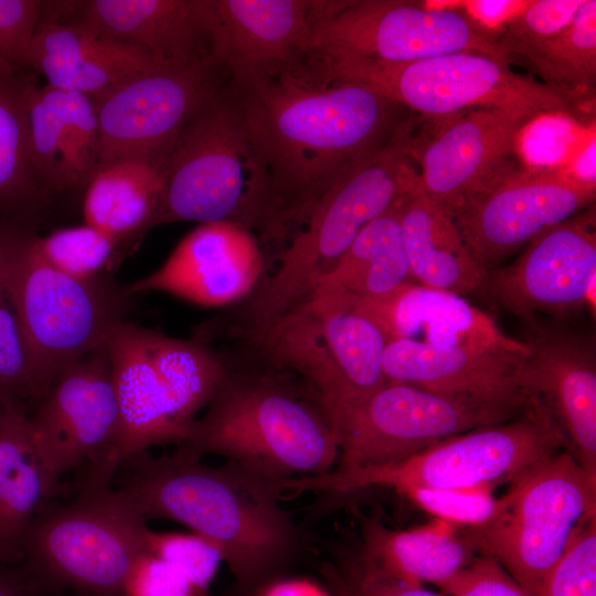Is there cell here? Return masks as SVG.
I'll list each match as a JSON object with an SVG mask.
<instances>
[{
  "mask_svg": "<svg viewBox=\"0 0 596 596\" xmlns=\"http://www.w3.org/2000/svg\"><path fill=\"white\" fill-rule=\"evenodd\" d=\"M234 85L268 171L275 238L290 236L337 179L407 118L364 85L320 76L305 57Z\"/></svg>",
  "mask_w": 596,
  "mask_h": 596,
  "instance_id": "obj_1",
  "label": "cell"
},
{
  "mask_svg": "<svg viewBox=\"0 0 596 596\" xmlns=\"http://www.w3.org/2000/svg\"><path fill=\"white\" fill-rule=\"evenodd\" d=\"M114 487L147 521L180 523L220 551L237 584L251 589L298 544V531L278 503L277 481L236 462L209 466L180 449L125 459Z\"/></svg>",
  "mask_w": 596,
  "mask_h": 596,
  "instance_id": "obj_2",
  "label": "cell"
},
{
  "mask_svg": "<svg viewBox=\"0 0 596 596\" xmlns=\"http://www.w3.org/2000/svg\"><path fill=\"white\" fill-rule=\"evenodd\" d=\"M415 125L408 115L385 145L337 179L291 233L276 268L245 299L240 326L251 340L304 301L362 228L414 188L408 142Z\"/></svg>",
  "mask_w": 596,
  "mask_h": 596,
  "instance_id": "obj_3",
  "label": "cell"
},
{
  "mask_svg": "<svg viewBox=\"0 0 596 596\" xmlns=\"http://www.w3.org/2000/svg\"><path fill=\"white\" fill-rule=\"evenodd\" d=\"M181 221L232 222L275 238L268 171L230 79L189 119L164 158L150 228Z\"/></svg>",
  "mask_w": 596,
  "mask_h": 596,
  "instance_id": "obj_4",
  "label": "cell"
},
{
  "mask_svg": "<svg viewBox=\"0 0 596 596\" xmlns=\"http://www.w3.org/2000/svg\"><path fill=\"white\" fill-rule=\"evenodd\" d=\"M227 458L274 481L317 476L339 457L332 423L312 395L272 375H226L178 446Z\"/></svg>",
  "mask_w": 596,
  "mask_h": 596,
  "instance_id": "obj_5",
  "label": "cell"
},
{
  "mask_svg": "<svg viewBox=\"0 0 596 596\" xmlns=\"http://www.w3.org/2000/svg\"><path fill=\"white\" fill-rule=\"evenodd\" d=\"M0 278L36 375L39 402L67 364L105 344L135 296L110 274L81 279L49 264L31 232L0 224ZM38 402V403H39Z\"/></svg>",
  "mask_w": 596,
  "mask_h": 596,
  "instance_id": "obj_6",
  "label": "cell"
},
{
  "mask_svg": "<svg viewBox=\"0 0 596 596\" xmlns=\"http://www.w3.org/2000/svg\"><path fill=\"white\" fill-rule=\"evenodd\" d=\"M107 345L120 413L118 467L153 446H179L223 382V361L201 341L128 320L116 327Z\"/></svg>",
  "mask_w": 596,
  "mask_h": 596,
  "instance_id": "obj_7",
  "label": "cell"
},
{
  "mask_svg": "<svg viewBox=\"0 0 596 596\" xmlns=\"http://www.w3.org/2000/svg\"><path fill=\"white\" fill-rule=\"evenodd\" d=\"M310 68L329 79L354 82L421 118L478 108L533 119L572 115L575 102L510 64L476 52H457L406 63L365 60L332 51H309Z\"/></svg>",
  "mask_w": 596,
  "mask_h": 596,
  "instance_id": "obj_8",
  "label": "cell"
},
{
  "mask_svg": "<svg viewBox=\"0 0 596 596\" xmlns=\"http://www.w3.org/2000/svg\"><path fill=\"white\" fill-rule=\"evenodd\" d=\"M566 445L547 411L534 397L517 417L447 438L405 459L359 468H332L317 476L286 479L280 490L349 492L387 487L403 493L412 488H491L511 479Z\"/></svg>",
  "mask_w": 596,
  "mask_h": 596,
  "instance_id": "obj_9",
  "label": "cell"
},
{
  "mask_svg": "<svg viewBox=\"0 0 596 596\" xmlns=\"http://www.w3.org/2000/svg\"><path fill=\"white\" fill-rule=\"evenodd\" d=\"M147 521L113 487H82L71 502L45 508L29 528L22 565L46 588L121 596L146 553Z\"/></svg>",
  "mask_w": 596,
  "mask_h": 596,
  "instance_id": "obj_10",
  "label": "cell"
},
{
  "mask_svg": "<svg viewBox=\"0 0 596 596\" xmlns=\"http://www.w3.org/2000/svg\"><path fill=\"white\" fill-rule=\"evenodd\" d=\"M276 368L300 376L329 418L387 381L386 339L356 298L317 287L255 342Z\"/></svg>",
  "mask_w": 596,
  "mask_h": 596,
  "instance_id": "obj_11",
  "label": "cell"
},
{
  "mask_svg": "<svg viewBox=\"0 0 596 596\" xmlns=\"http://www.w3.org/2000/svg\"><path fill=\"white\" fill-rule=\"evenodd\" d=\"M511 480L490 520L467 534L478 551L536 596L572 535L596 514V476L566 451L534 462Z\"/></svg>",
  "mask_w": 596,
  "mask_h": 596,
  "instance_id": "obj_12",
  "label": "cell"
},
{
  "mask_svg": "<svg viewBox=\"0 0 596 596\" xmlns=\"http://www.w3.org/2000/svg\"><path fill=\"white\" fill-rule=\"evenodd\" d=\"M309 51L387 63L476 52L510 64L497 36L454 1L321 0Z\"/></svg>",
  "mask_w": 596,
  "mask_h": 596,
  "instance_id": "obj_13",
  "label": "cell"
},
{
  "mask_svg": "<svg viewBox=\"0 0 596 596\" xmlns=\"http://www.w3.org/2000/svg\"><path fill=\"white\" fill-rule=\"evenodd\" d=\"M525 408L486 404L387 381L330 417L339 447L338 468L398 461L447 438L508 422Z\"/></svg>",
  "mask_w": 596,
  "mask_h": 596,
  "instance_id": "obj_14",
  "label": "cell"
},
{
  "mask_svg": "<svg viewBox=\"0 0 596 596\" xmlns=\"http://www.w3.org/2000/svg\"><path fill=\"white\" fill-rule=\"evenodd\" d=\"M29 413L35 444L56 481L84 467L82 487L111 486L120 413L107 342L64 366Z\"/></svg>",
  "mask_w": 596,
  "mask_h": 596,
  "instance_id": "obj_15",
  "label": "cell"
},
{
  "mask_svg": "<svg viewBox=\"0 0 596 596\" xmlns=\"http://www.w3.org/2000/svg\"><path fill=\"white\" fill-rule=\"evenodd\" d=\"M228 79L223 65L212 60L141 73L96 99L97 168L166 156L189 119Z\"/></svg>",
  "mask_w": 596,
  "mask_h": 596,
  "instance_id": "obj_16",
  "label": "cell"
},
{
  "mask_svg": "<svg viewBox=\"0 0 596 596\" xmlns=\"http://www.w3.org/2000/svg\"><path fill=\"white\" fill-rule=\"evenodd\" d=\"M596 184L563 169H511L468 196L451 214L462 238L488 270L544 230L594 205Z\"/></svg>",
  "mask_w": 596,
  "mask_h": 596,
  "instance_id": "obj_17",
  "label": "cell"
},
{
  "mask_svg": "<svg viewBox=\"0 0 596 596\" xmlns=\"http://www.w3.org/2000/svg\"><path fill=\"white\" fill-rule=\"evenodd\" d=\"M422 119L408 143L414 189L450 216L464 200L514 168L511 158L531 120L492 108Z\"/></svg>",
  "mask_w": 596,
  "mask_h": 596,
  "instance_id": "obj_18",
  "label": "cell"
},
{
  "mask_svg": "<svg viewBox=\"0 0 596 596\" xmlns=\"http://www.w3.org/2000/svg\"><path fill=\"white\" fill-rule=\"evenodd\" d=\"M594 205L535 236L510 264L489 272V291L507 311L535 327L539 313L595 311Z\"/></svg>",
  "mask_w": 596,
  "mask_h": 596,
  "instance_id": "obj_19",
  "label": "cell"
},
{
  "mask_svg": "<svg viewBox=\"0 0 596 596\" xmlns=\"http://www.w3.org/2000/svg\"><path fill=\"white\" fill-rule=\"evenodd\" d=\"M262 272L263 255L253 231L232 222L202 223L129 289L134 295L157 291L202 307H224L246 299Z\"/></svg>",
  "mask_w": 596,
  "mask_h": 596,
  "instance_id": "obj_20",
  "label": "cell"
},
{
  "mask_svg": "<svg viewBox=\"0 0 596 596\" xmlns=\"http://www.w3.org/2000/svg\"><path fill=\"white\" fill-rule=\"evenodd\" d=\"M535 329L520 365V386L547 411L578 464L596 476L594 342L574 332Z\"/></svg>",
  "mask_w": 596,
  "mask_h": 596,
  "instance_id": "obj_21",
  "label": "cell"
},
{
  "mask_svg": "<svg viewBox=\"0 0 596 596\" xmlns=\"http://www.w3.org/2000/svg\"><path fill=\"white\" fill-rule=\"evenodd\" d=\"M77 8V20L143 50L161 68L219 61L213 0H91Z\"/></svg>",
  "mask_w": 596,
  "mask_h": 596,
  "instance_id": "obj_22",
  "label": "cell"
},
{
  "mask_svg": "<svg viewBox=\"0 0 596 596\" xmlns=\"http://www.w3.org/2000/svg\"><path fill=\"white\" fill-rule=\"evenodd\" d=\"M318 0H213L217 58L245 85L301 61L309 51Z\"/></svg>",
  "mask_w": 596,
  "mask_h": 596,
  "instance_id": "obj_23",
  "label": "cell"
},
{
  "mask_svg": "<svg viewBox=\"0 0 596 596\" xmlns=\"http://www.w3.org/2000/svg\"><path fill=\"white\" fill-rule=\"evenodd\" d=\"M356 305L382 331L386 342L409 340L433 347L473 349L525 355L526 341L507 334L468 298L407 281Z\"/></svg>",
  "mask_w": 596,
  "mask_h": 596,
  "instance_id": "obj_24",
  "label": "cell"
},
{
  "mask_svg": "<svg viewBox=\"0 0 596 596\" xmlns=\"http://www.w3.org/2000/svg\"><path fill=\"white\" fill-rule=\"evenodd\" d=\"M524 355L468 347H433L390 340L383 355L386 381L469 401L526 407L519 371Z\"/></svg>",
  "mask_w": 596,
  "mask_h": 596,
  "instance_id": "obj_25",
  "label": "cell"
},
{
  "mask_svg": "<svg viewBox=\"0 0 596 596\" xmlns=\"http://www.w3.org/2000/svg\"><path fill=\"white\" fill-rule=\"evenodd\" d=\"M30 67L47 85L94 100L141 73L161 68L135 45L104 35L79 20L67 23L42 12L31 45Z\"/></svg>",
  "mask_w": 596,
  "mask_h": 596,
  "instance_id": "obj_26",
  "label": "cell"
},
{
  "mask_svg": "<svg viewBox=\"0 0 596 596\" xmlns=\"http://www.w3.org/2000/svg\"><path fill=\"white\" fill-rule=\"evenodd\" d=\"M57 485L35 444L28 405L6 404L0 412L1 564L22 563L25 534Z\"/></svg>",
  "mask_w": 596,
  "mask_h": 596,
  "instance_id": "obj_27",
  "label": "cell"
},
{
  "mask_svg": "<svg viewBox=\"0 0 596 596\" xmlns=\"http://www.w3.org/2000/svg\"><path fill=\"white\" fill-rule=\"evenodd\" d=\"M401 227L412 281L466 298L489 291V272L453 217L414 188L403 196Z\"/></svg>",
  "mask_w": 596,
  "mask_h": 596,
  "instance_id": "obj_28",
  "label": "cell"
},
{
  "mask_svg": "<svg viewBox=\"0 0 596 596\" xmlns=\"http://www.w3.org/2000/svg\"><path fill=\"white\" fill-rule=\"evenodd\" d=\"M477 551L468 534L441 525L397 531L376 519L363 525L364 567L409 584H437L467 567Z\"/></svg>",
  "mask_w": 596,
  "mask_h": 596,
  "instance_id": "obj_29",
  "label": "cell"
},
{
  "mask_svg": "<svg viewBox=\"0 0 596 596\" xmlns=\"http://www.w3.org/2000/svg\"><path fill=\"white\" fill-rule=\"evenodd\" d=\"M166 156L126 158L98 167L86 184L84 223L120 245L150 230L161 196Z\"/></svg>",
  "mask_w": 596,
  "mask_h": 596,
  "instance_id": "obj_30",
  "label": "cell"
},
{
  "mask_svg": "<svg viewBox=\"0 0 596 596\" xmlns=\"http://www.w3.org/2000/svg\"><path fill=\"white\" fill-rule=\"evenodd\" d=\"M35 83L30 71L0 70V213L4 225L29 232L49 198L31 158L29 98Z\"/></svg>",
  "mask_w": 596,
  "mask_h": 596,
  "instance_id": "obj_31",
  "label": "cell"
},
{
  "mask_svg": "<svg viewBox=\"0 0 596 596\" xmlns=\"http://www.w3.org/2000/svg\"><path fill=\"white\" fill-rule=\"evenodd\" d=\"M403 196L362 228L319 286L364 299L412 281L401 227Z\"/></svg>",
  "mask_w": 596,
  "mask_h": 596,
  "instance_id": "obj_32",
  "label": "cell"
},
{
  "mask_svg": "<svg viewBox=\"0 0 596 596\" xmlns=\"http://www.w3.org/2000/svg\"><path fill=\"white\" fill-rule=\"evenodd\" d=\"M515 60L575 103L590 95L596 79V1L584 0L564 30L522 50Z\"/></svg>",
  "mask_w": 596,
  "mask_h": 596,
  "instance_id": "obj_33",
  "label": "cell"
},
{
  "mask_svg": "<svg viewBox=\"0 0 596 596\" xmlns=\"http://www.w3.org/2000/svg\"><path fill=\"white\" fill-rule=\"evenodd\" d=\"M57 89L62 189L86 185L97 169L98 120L95 100Z\"/></svg>",
  "mask_w": 596,
  "mask_h": 596,
  "instance_id": "obj_34",
  "label": "cell"
},
{
  "mask_svg": "<svg viewBox=\"0 0 596 596\" xmlns=\"http://www.w3.org/2000/svg\"><path fill=\"white\" fill-rule=\"evenodd\" d=\"M41 256L56 269L81 279L109 274L120 244L86 223L35 236Z\"/></svg>",
  "mask_w": 596,
  "mask_h": 596,
  "instance_id": "obj_35",
  "label": "cell"
},
{
  "mask_svg": "<svg viewBox=\"0 0 596 596\" xmlns=\"http://www.w3.org/2000/svg\"><path fill=\"white\" fill-rule=\"evenodd\" d=\"M57 89L47 84L32 87L29 98V131L35 178L49 196L62 189Z\"/></svg>",
  "mask_w": 596,
  "mask_h": 596,
  "instance_id": "obj_36",
  "label": "cell"
},
{
  "mask_svg": "<svg viewBox=\"0 0 596 596\" xmlns=\"http://www.w3.org/2000/svg\"><path fill=\"white\" fill-rule=\"evenodd\" d=\"M23 402L32 408L39 402V387L31 356L14 311L0 278V409L8 403Z\"/></svg>",
  "mask_w": 596,
  "mask_h": 596,
  "instance_id": "obj_37",
  "label": "cell"
},
{
  "mask_svg": "<svg viewBox=\"0 0 596 596\" xmlns=\"http://www.w3.org/2000/svg\"><path fill=\"white\" fill-rule=\"evenodd\" d=\"M595 519L578 526L536 596H596Z\"/></svg>",
  "mask_w": 596,
  "mask_h": 596,
  "instance_id": "obj_38",
  "label": "cell"
},
{
  "mask_svg": "<svg viewBox=\"0 0 596 596\" xmlns=\"http://www.w3.org/2000/svg\"><path fill=\"white\" fill-rule=\"evenodd\" d=\"M584 0H534L513 17L497 43L510 63L519 52L539 44L562 30L574 19Z\"/></svg>",
  "mask_w": 596,
  "mask_h": 596,
  "instance_id": "obj_39",
  "label": "cell"
},
{
  "mask_svg": "<svg viewBox=\"0 0 596 596\" xmlns=\"http://www.w3.org/2000/svg\"><path fill=\"white\" fill-rule=\"evenodd\" d=\"M147 547L148 553L173 566L202 595L223 563L219 549L195 533L149 530Z\"/></svg>",
  "mask_w": 596,
  "mask_h": 596,
  "instance_id": "obj_40",
  "label": "cell"
},
{
  "mask_svg": "<svg viewBox=\"0 0 596 596\" xmlns=\"http://www.w3.org/2000/svg\"><path fill=\"white\" fill-rule=\"evenodd\" d=\"M414 503L448 522L478 526L496 511L491 488L432 489L412 488L403 492Z\"/></svg>",
  "mask_w": 596,
  "mask_h": 596,
  "instance_id": "obj_41",
  "label": "cell"
},
{
  "mask_svg": "<svg viewBox=\"0 0 596 596\" xmlns=\"http://www.w3.org/2000/svg\"><path fill=\"white\" fill-rule=\"evenodd\" d=\"M44 1L0 0V70L29 72L30 51Z\"/></svg>",
  "mask_w": 596,
  "mask_h": 596,
  "instance_id": "obj_42",
  "label": "cell"
},
{
  "mask_svg": "<svg viewBox=\"0 0 596 596\" xmlns=\"http://www.w3.org/2000/svg\"><path fill=\"white\" fill-rule=\"evenodd\" d=\"M436 585L450 596H530L488 555L475 558L467 567Z\"/></svg>",
  "mask_w": 596,
  "mask_h": 596,
  "instance_id": "obj_43",
  "label": "cell"
},
{
  "mask_svg": "<svg viewBox=\"0 0 596 596\" xmlns=\"http://www.w3.org/2000/svg\"><path fill=\"white\" fill-rule=\"evenodd\" d=\"M121 596H204L173 566L143 554L129 572Z\"/></svg>",
  "mask_w": 596,
  "mask_h": 596,
  "instance_id": "obj_44",
  "label": "cell"
},
{
  "mask_svg": "<svg viewBox=\"0 0 596 596\" xmlns=\"http://www.w3.org/2000/svg\"><path fill=\"white\" fill-rule=\"evenodd\" d=\"M526 2L515 0H469L456 1L455 6L498 39L508 23Z\"/></svg>",
  "mask_w": 596,
  "mask_h": 596,
  "instance_id": "obj_45",
  "label": "cell"
},
{
  "mask_svg": "<svg viewBox=\"0 0 596 596\" xmlns=\"http://www.w3.org/2000/svg\"><path fill=\"white\" fill-rule=\"evenodd\" d=\"M353 596H438L417 584H409L369 568Z\"/></svg>",
  "mask_w": 596,
  "mask_h": 596,
  "instance_id": "obj_46",
  "label": "cell"
},
{
  "mask_svg": "<svg viewBox=\"0 0 596 596\" xmlns=\"http://www.w3.org/2000/svg\"><path fill=\"white\" fill-rule=\"evenodd\" d=\"M22 564L0 563V596H53Z\"/></svg>",
  "mask_w": 596,
  "mask_h": 596,
  "instance_id": "obj_47",
  "label": "cell"
},
{
  "mask_svg": "<svg viewBox=\"0 0 596 596\" xmlns=\"http://www.w3.org/2000/svg\"><path fill=\"white\" fill-rule=\"evenodd\" d=\"M563 170L579 182L596 184L594 135L579 145L570 163Z\"/></svg>",
  "mask_w": 596,
  "mask_h": 596,
  "instance_id": "obj_48",
  "label": "cell"
},
{
  "mask_svg": "<svg viewBox=\"0 0 596 596\" xmlns=\"http://www.w3.org/2000/svg\"><path fill=\"white\" fill-rule=\"evenodd\" d=\"M259 596H329L317 584L307 579H288L268 586Z\"/></svg>",
  "mask_w": 596,
  "mask_h": 596,
  "instance_id": "obj_49",
  "label": "cell"
},
{
  "mask_svg": "<svg viewBox=\"0 0 596 596\" xmlns=\"http://www.w3.org/2000/svg\"><path fill=\"white\" fill-rule=\"evenodd\" d=\"M0 259H1V253H0Z\"/></svg>",
  "mask_w": 596,
  "mask_h": 596,
  "instance_id": "obj_50",
  "label": "cell"
},
{
  "mask_svg": "<svg viewBox=\"0 0 596 596\" xmlns=\"http://www.w3.org/2000/svg\"><path fill=\"white\" fill-rule=\"evenodd\" d=\"M1 409H2V408H1ZM1 409H0V412H1Z\"/></svg>",
  "mask_w": 596,
  "mask_h": 596,
  "instance_id": "obj_51",
  "label": "cell"
}]
</instances>
